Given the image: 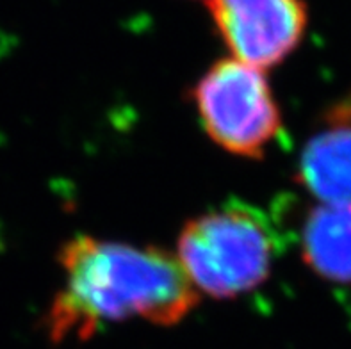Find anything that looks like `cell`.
I'll return each instance as SVG.
<instances>
[{
    "instance_id": "obj_6",
    "label": "cell",
    "mask_w": 351,
    "mask_h": 349,
    "mask_svg": "<svg viewBox=\"0 0 351 349\" xmlns=\"http://www.w3.org/2000/svg\"><path fill=\"white\" fill-rule=\"evenodd\" d=\"M303 261L321 278L351 285V204H319L302 230Z\"/></svg>"
},
{
    "instance_id": "obj_4",
    "label": "cell",
    "mask_w": 351,
    "mask_h": 349,
    "mask_svg": "<svg viewBox=\"0 0 351 349\" xmlns=\"http://www.w3.org/2000/svg\"><path fill=\"white\" fill-rule=\"evenodd\" d=\"M232 58L266 71L289 58L308 25L305 0H207Z\"/></svg>"
},
{
    "instance_id": "obj_1",
    "label": "cell",
    "mask_w": 351,
    "mask_h": 349,
    "mask_svg": "<svg viewBox=\"0 0 351 349\" xmlns=\"http://www.w3.org/2000/svg\"><path fill=\"white\" fill-rule=\"evenodd\" d=\"M64 285L45 317L50 341L86 339L104 323L145 319L171 326L200 301L177 255L162 248L77 235L59 250Z\"/></svg>"
},
{
    "instance_id": "obj_5",
    "label": "cell",
    "mask_w": 351,
    "mask_h": 349,
    "mask_svg": "<svg viewBox=\"0 0 351 349\" xmlns=\"http://www.w3.org/2000/svg\"><path fill=\"white\" fill-rule=\"evenodd\" d=\"M298 182L319 204H351V95L325 115V128L305 145Z\"/></svg>"
},
{
    "instance_id": "obj_3",
    "label": "cell",
    "mask_w": 351,
    "mask_h": 349,
    "mask_svg": "<svg viewBox=\"0 0 351 349\" xmlns=\"http://www.w3.org/2000/svg\"><path fill=\"white\" fill-rule=\"evenodd\" d=\"M205 132L246 159H263L282 132V112L264 70L227 58L214 62L193 88Z\"/></svg>"
},
{
    "instance_id": "obj_2",
    "label": "cell",
    "mask_w": 351,
    "mask_h": 349,
    "mask_svg": "<svg viewBox=\"0 0 351 349\" xmlns=\"http://www.w3.org/2000/svg\"><path fill=\"white\" fill-rule=\"evenodd\" d=\"M278 239L266 214L248 204H225L187 221L177 258L198 292L232 300L263 285L271 273Z\"/></svg>"
}]
</instances>
